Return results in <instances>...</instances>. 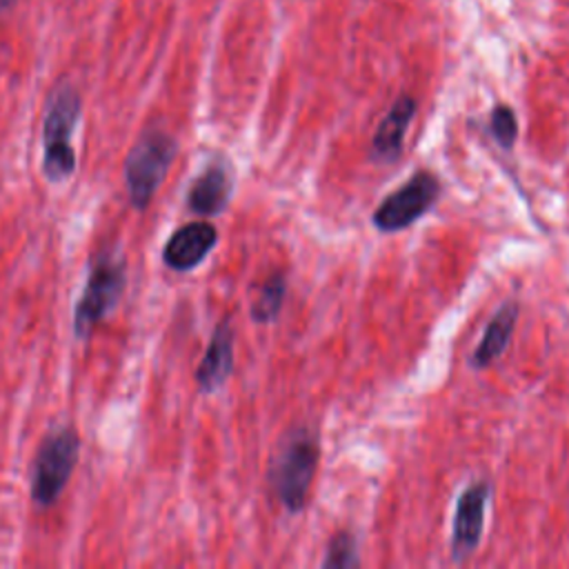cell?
I'll return each instance as SVG.
<instances>
[{
	"instance_id": "4",
	"label": "cell",
	"mask_w": 569,
	"mask_h": 569,
	"mask_svg": "<svg viewBox=\"0 0 569 569\" xmlns=\"http://www.w3.org/2000/svg\"><path fill=\"white\" fill-rule=\"evenodd\" d=\"M78 453L80 438L73 427H62L44 438L36 453L31 478V498L40 507H49L58 500L78 462Z\"/></svg>"
},
{
	"instance_id": "7",
	"label": "cell",
	"mask_w": 569,
	"mask_h": 569,
	"mask_svg": "<svg viewBox=\"0 0 569 569\" xmlns=\"http://www.w3.org/2000/svg\"><path fill=\"white\" fill-rule=\"evenodd\" d=\"M489 500V485L473 482L456 500V513L451 525V558L465 560L476 551L485 529V507Z\"/></svg>"
},
{
	"instance_id": "6",
	"label": "cell",
	"mask_w": 569,
	"mask_h": 569,
	"mask_svg": "<svg viewBox=\"0 0 569 569\" xmlns=\"http://www.w3.org/2000/svg\"><path fill=\"white\" fill-rule=\"evenodd\" d=\"M440 182L429 171H416L402 187L391 191L373 211L378 231H400L422 218L438 200Z\"/></svg>"
},
{
	"instance_id": "3",
	"label": "cell",
	"mask_w": 569,
	"mask_h": 569,
	"mask_svg": "<svg viewBox=\"0 0 569 569\" xmlns=\"http://www.w3.org/2000/svg\"><path fill=\"white\" fill-rule=\"evenodd\" d=\"M176 156V140L162 129H147L124 160V182L136 209H144Z\"/></svg>"
},
{
	"instance_id": "10",
	"label": "cell",
	"mask_w": 569,
	"mask_h": 569,
	"mask_svg": "<svg viewBox=\"0 0 569 569\" xmlns=\"http://www.w3.org/2000/svg\"><path fill=\"white\" fill-rule=\"evenodd\" d=\"M231 173L224 162H211L191 184L187 193V204L193 213L216 216L220 213L231 196Z\"/></svg>"
},
{
	"instance_id": "9",
	"label": "cell",
	"mask_w": 569,
	"mask_h": 569,
	"mask_svg": "<svg viewBox=\"0 0 569 569\" xmlns=\"http://www.w3.org/2000/svg\"><path fill=\"white\" fill-rule=\"evenodd\" d=\"M413 116H416V100L411 96H400L391 104V109L380 120L371 140V153L376 160L393 162L402 153L405 133Z\"/></svg>"
},
{
	"instance_id": "2",
	"label": "cell",
	"mask_w": 569,
	"mask_h": 569,
	"mask_svg": "<svg viewBox=\"0 0 569 569\" xmlns=\"http://www.w3.org/2000/svg\"><path fill=\"white\" fill-rule=\"evenodd\" d=\"M80 116V96L73 87H58L47 104L42 122V171L49 180H64L76 169L71 133Z\"/></svg>"
},
{
	"instance_id": "11",
	"label": "cell",
	"mask_w": 569,
	"mask_h": 569,
	"mask_svg": "<svg viewBox=\"0 0 569 569\" xmlns=\"http://www.w3.org/2000/svg\"><path fill=\"white\" fill-rule=\"evenodd\" d=\"M233 367V331L229 320H222L211 340L209 347L196 369V382L202 391L218 389L231 373Z\"/></svg>"
},
{
	"instance_id": "15",
	"label": "cell",
	"mask_w": 569,
	"mask_h": 569,
	"mask_svg": "<svg viewBox=\"0 0 569 569\" xmlns=\"http://www.w3.org/2000/svg\"><path fill=\"white\" fill-rule=\"evenodd\" d=\"M489 129H491V136L496 138V142L505 149H509L518 136V120H516V113L511 111V107L507 104H498L493 111H491V120H489Z\"/></svg>"
},
{
	"instance_id": "8",
	"label": "cell",
	"mask_w": 569,
	"mask_h": 569,
	"mask_svg": "<svg viewBox=\"0 0 569 569\" xmlns=\"http://www.w3.org/2000/svg\"><path fill=\"white\" fill-rule=\"evenodd\" d=\"M218 242V231L204 220L187 222L178 227L164 244L162 260L176 271H189L198 267Z\"/></svg>"
},
{
	"instance_id": "12",
	"label": "cell",
	"mask_w": 569,
	"mask_h": 569,
	"mask_svg": "<svg viewBox=\"0 0 569 569\" xmlns=\"http://www.w3.org/2000/svg\"><path fill=\"white\" fill-rule=\"evenodd\" d=\"M518 313H520V307L516 302H505L493 313V318L485 327L482 340L478 342V347L471 353V367L473 369H485V367H489L491 362H496L500 358V353L505 351V347L511 340Z\"/></svg>"
},
{
	"instance_id": "13",
	"label": "cell",
	"mask_w": 569,
	"mask_h": 569,
	"mask_svg": "<svg viewBox=\"0 0 569 569\" xmlns=\"http://www.w3.org/2000/svg\"><path fill=\"white\" fill-rule=\"evenodd\" d=\"M287 293V278L282 271H273L258 289V296L251 305V318L256 322H271L282 307Z\"/></svg>"
},
{
	"instance_id": "1",
	"label": "cell",
	"mask_w": 569,
	"mask_h": 569,
	"mask_svg": "<svg viewBox=\"0 0 569 569\" xmlns=\"http://www.w3.org/2000/svg\"><path fill=\"white\" fill-rule=\"evenodd\" d=\"M318 456V438L307 427L293 429L280 445L269 469V482L287 511L296 513L305 507L311 480L316 476Z\"/></svg>"
},
{
	"instance_id": "5",
	"label": "cell",
	"mask_w": 569,
	"mask_h": 569,
	"mask_svg": "<svg viewBox=\"0 0 569 569\" xmlns=\"http://www.w3.org/2000/svg\"><path fill=\"white\" fill-rule=\"evenodd\" d=\"M124 289V264L122 260L104 253L91 267L87 287L78 300L73 313V329L78 338L91 336L96 325L107 316V311L118 302Z\"/></svg>"
},
{
	"instance_id": "14",
	"label": "cell",
	"mask_w": 569,
	"mask_h": 569,
	"mask_svg": "<svg viewBox=\"0 0 569 569\" xmlns=\"http://www.w3.org/2000/svg\"><path fill=\"white\" fill-rule=\"evenodd\" d=\"M360 565V558H358V549H356V540L349 531H340L331 538L329 547H327V553H325V560H322V567H329V569H345V567H356Z\"/></svg>"
}]
</instances>
